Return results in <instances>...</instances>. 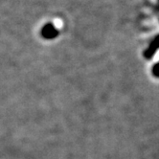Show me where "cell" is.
I'll return each mask as SVG.
<instances>
[{"label": "cell", "instance_id": "6da1fadb", "mask_svg": "<svg viewBox=\"0 0 159 159\" xmlns=\"http://www.w3.org/2000/svg\"><path fill=\"white\" fill-rule=\"evenodd\" d=\"M59 35H60L59 30L56 28V26L52 23V22H48V23L43 25V27L40 30V36L44 39L51 40V39L58 38Z\"/></svg>", "mask_w": 159, "mask_h": 159}]
</instances>
